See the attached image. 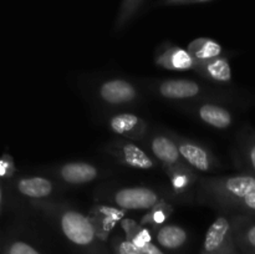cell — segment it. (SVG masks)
<instances>
[{
    "instance_id": "cell-27",
    "label": "cell",
    "mask_w": 255,
    "mask_h": 254,
    "mask_svg": "<svg viewBox=\"0 0 255 254\" xmlns=\"http://www.w3.org/2000/svg\"><path fill=\"white\" fill-rule=\"evenodd\" d=\"M211 0H161V5H186V4H196V2H206Z\"/></svg>"
},
{
    "instance_id": "cell-12",
    "label": "cell",
    "mask_w": 255,
    "mask_h": 254,
    "mask_svg": "<svg viewBox=\"0 0 255 254\" xmlns=\"http://www.w3.org/2000/svg\"><path fill=\"white\" fill-rule=\"evenodd\" d=\"M152 237H154L157 244L167 251L181 249L188 241V233L181 226L176 224H162L151 227Z\"/></svg>"
},
{
    "instance_id": "cell-21",
    "label": "cell",
    "mask_w": 255,
    "mask_h": 254,
    "mask_svg": "<svg viewBox=\"0 0 255 254\" xmlns=\"http://www.w3.org/2000/svg\"><path fill=\"white\" fill-rule=\"evenodd\" d=\"M173 213V207L166 201L161 199L158 203L151 209H148L146 214L142 217L139 224L143 227H157L162 226L168 221L171 214Z\"/></svg>"
},
{
    "instance_id": "cell-25",
    "label": "cell",
    "mask_w": 255,
    "mask_h": 254,
    "mask_svg": "<svg viewBox=\"0 0 255 254\" xmlns=\"http://www.w3.org/2000/svg\"><path fill=\"white\" fill-rule=\"evenodd\" d=\"M5 254H41L35 247L24 241H14L7 244Z\"/></svg>"
},
{
    "instance_id": "cell-7",
    "label": "cell",
    "mask_w": 255,
    "mask_h": 254,
    "mask_svg": "<svg viewBox=\"0 0 255 254\" xmlns=\"http://www.w3.org/2000/svg\"><path fill=\"white\" fill-rule=\"evenodd\" d=\"M110 151L126 166L137 169H153L156 167L153 159L137 144L122 141L112 144Z\"/></svg>"
},
{
    "instance_id": "cell-2",
    "label": "cell",
    "mask_w": 255,
    "mask_h": 254,
    "mask_svg": "<svg viewBox=\"0 0 255 254\" xmlns=\"http://www.w3.org/2000/svg\"><path fill=\"white\" fill-rule=\"evenodd\" d=\"M60 229L74 246L90 249L99 242L96 231L89 216L75 209H66L60 214Z\"/></svg>"
},
{
    "instance_id": "cell-28",
    "label": "cell",
    "mask_w": 255,
    "mask_h": 254,
    "mask_svg": "<svg viewBox=\"0 0 255 254\" xmlns=\"http://www.w3.org/2000/svg\"><path fill=\"white\" fill-rule=\"evenodd\" d=\"M141 251L143 252L144 254H166L159 247H157L153 242H151V243H148L147 246H144Z\"/></svg>"
},
{
    "instance_id": "cell-14",
    "label": "cell",
    "mask_w": 255,
    "mask_h": 254,
    "mask_svg": "<svg viewBox=\"0 0 255 254\" xmlns=\"http://www.w3.org/2000/svg\"><path fill=\"white\" fill-rule=\"evenodd\" d=\"M60 178L69 184H84L94 181L99 176L95 166L87 162H69L59 169Z\"/></svg>"
},
{
    "instance_id": "cell-20",
    "label": "cell",
    "mask_w": 255,
    "mask_h": 254,
    "mask_svg": "<svg viewBox=\"0 0 255 254\" xmlns=\"http://www.w3.org/2000/svg\"><path fill=\"white\" fill-rule=\"evenodd\" d=\"M120 226L125 232V238L128 239L131 243H133L137 248L142 249L144 246L152 242V234L146 227L141 226L136 221L131 218L121 219Z\"/></svg>"
},
{
    "instance_id": "cell-22",
    "label": "cell",
    "mask_w": 255,
    "mask_h": 254,
    "mask_svg": "<svg viewBox=\"0 0 255 254\" xmlns=\"http://www.w3.org/2000/svg\"><path fill=\"white\" fill-rule=\"evenodd\" d=\"M171 183L176 192H183L191 186L194 181V174L189 171L188 167H172L167 168Z\"/></svg>"
},
{
    "instance_id": "cell-11",
    "label": "cell",
    "mask_w": 255,
    "mask_h": 254,
    "mask_svg": "<svg viewBox=\"0 0 255 254\" xmlns=\"http://www.w3.org/2000/svg\"><path fill=\"white\" fill-rule=\"evenodd\" d=\"M109 125L115 133L132 139L142 138L147 131L146 121L133 114L115 115L111 117Z\"/></svg>"
},
{
    "instance_id": "cell-29",
    "label": "cell",
    "mask_w": 255,
    "mask_h": 254,
    "mask_svg": "<svg viewBox=\"0 0 255 254\" xmlns=\"http://www.w3.org/2000/svg\"><path fill=\"white\" fill-rule=\"evenodd\" d=\"M249 161H251L252 167H253V169L255 171V144H253L251 147V149H249Z\"/></svg>"
},
{
    "instance_id": "cell-6",
    "label": "cell",
    "mask_w": 255,
    "mask_h": 254,
    "mask_svg": "<svg viewBox=\"0 0 255 254\" xmlns=\"http://www.w3.org/2000/svg\"><path fill=\"white\" fill-rule=\"evenodd\" d=\"M154 61L159 67L176 71L196 70L197 66V61L186 49L171 44H164L158 47Z\"/></svg>"
},
{
    "instance_id": "cell-24",
    "label": "cell",
    "mask_w": 255,
    "mask_h": 254,
    "mask_svg": "<svg viewBox=\"0 0 255 254\" xmlns=\"http://www.w3.org/2000/svg\"><path fill=\"white\" fill-rule=\"evenodd\" d=\"M111 247L114 254H144L139 248L126 238L116 236L111 241Z\"/></svg>"
},
{
    "instance_id": "cell-15",
    "label": "cell",
    "mask_w": 255,
    "mask_h": 254,
    "mask_svg": "<svg viewBox=\"0 0 255 254\" xmlns=\"http://www.w3.org/2000/svg\"><path fill=\"white\" fill-rule=\"evenodd\" d=\"M196 71L202 76L217 82H229L232 80V70L226 57H214L208 61L197 62Z\"/></svg>"
},
{
    "instance_id": "cell-5",
    "label": "cell",
    "mask_w": 255,
    "mask_h": 254,
    "mask_svg": "<svg viewBox=\"0 0 255 254\" xmlns=\"http://www.w3.org/2000/svg\"><path fill=\"white\" fill-rule=\"evenodd\" d=\"M89 218L96 231V236L100 242H105L109 238L112 229L126 217L125 209L119 207L105 206V204H95L89 212Z\"/></svg>"
},
{
    "instance_id": "cell-16",
    "label": "cell",
    "mask_w": 255,
    "mask_h": 254,
    "mask_svg": "<svg viewBox=\"0 0 255 254\" xmlns=\"http://www.w3.org/2000/svg\"><path fill=\"white\" fill-rule=\"evenodd\" d=\"M17 191L29 198H46L51 194L54 186L51 181L40 176L25 177L16 183Z\"/></svg>"
},
{
    "instance_id": "cell-8",
    "label": "cell",
    "mask_w": 255,
    "mask_h": 254,
    "mask_svg": "<svg viewBox=\"0 0 255 254\" xmlns=\"http://www.w3.org/2000/svg\"><path fill=\"white\" fill-rule=\"evenodd\" d=\"M176 143L182 158L194 169L201 172H209L213 169V156L203 146L188 139H176Z\"/></svg>"
},
{
    "instance_id": "cell-30",
    "label": "cell",
    "mask_w": 255,
    "mask_h": 254,
    "mask_svg": "<svg viewBox=\"0 0 255 254\" xmlns=\"http://www.w3.org/2000/svg\"><path fill=\"white\" fill-rule=\"evenodd\" d=\"M1 201H2V193H1V188H0V208H1Z\"/></svg>"
},
{
    "instance_id": "cell-18",
    "label": "cell",
    "mask_w": 255,
    "mask_h": 254,
    "mask_svg": "<svg viewBox=\"0 0 255 254\" xmlns=\"http://www.w3.org/2000/svg\"><path fill=\"white\" fill-rule=\"evenodd\" d=\"M187 51L197 62H203L221 56L223 49L214 40L208 39V37H198L189 42Z\"/></svg>"
},
{
    "instance_id": "cell-26",
    "label": "cell",
    "mask_w": 255,
    "mask_h": 254,
    "mask_svg": "<svg viewBox=\"0 0 255 254\" xmlns=\"http://www.w3.org/2000/svg\"><path fill=\"white\" fill-rule=\"evenodd\" d=\"M15 172L14 162L9 154H4L0 158V177L1 178H9Z\"/></svg>"
},
{
    "instance_id": "cell-19",
    "label": "cell",
    "mask_w": 255,
    "mask_h": 254,
    "mask_svg": "<svg viewBox=\"0 0 255 254\" xmlns=\"http://www.w3.org/2000/svg\"><path fill=\"white\" fill-rule=\"evenodd\" d=\"M233 234L236 246L244 254H255V221L233 222Z\"/></svg>"
},
{
    "instance_id": "cell-1",
    "label": "cell",
    "mask_w": 255,
    "mask_h": 254,
    "mask_svg": "<svg viewBox=\"0 0 255 254\" xmlns=\"http://www.w3.org/2000/svg\"><path fill=\"white\" fill-rule=\"evenodd\" d=\"M202 192L217 204L255 214V177L251 174L204 179Z\"/></svg>"
},
{
    "instance_id": "cell-23",
    "label": "cell",
    "mask_w": 255,
    "mask_h": 254,
    "mask_svg": "<svg viewBox=\"0 0 255 254\" xmlns=\"http://www.w3.org/2000/svg\"><path fill=\"white\" fill-rule=\"evenodd\" d=\"M143 1L144 0H122L120 11L117 14L116 24H115L116 31H119L122 27L126 26L133 19V16L137 14V11L142 6Z\"/></svg>"
},
{
    "instance_id": "cell-13",
    "label": "cell",
    "mask_w": 255,
    "mask_h": 254,
    "mask_svg": "<svg viewBox=\"0 0 255 254\" xmlns=\"http://www.w3.org/2000/svg\"><path fill=\"white\" fill-rule=\"evenodd\" d=\"M201 85L191 80H166L158 85L161 96L169 100H186L201 94Z\"/></svg>"
},
{
    "instance_id": "cell-10",
    "label": "cell",
    "mask_w": 255,
    "mask_h": 254,
    "mask_svg": "<svg viewBox=\"0 0 255 254\" xmlns=\"http://www.w3.org/2000/svg\"><path fill=\"white\" fill-rule=\"evenodd\" d=\"M149 147L153 156L167 168L172 167H187L183 158L178 151V147L174 139L164 134H154L149 142Z\"/></svg>"
},
{
    "instance_id": "cell-17",
    "label": "cell",
    "mask_w": 255,
    "mask_h": 254,
    "mask_svg": "<svg viewBox=\"0 0 255 254\" xmlns=\"http://www.w3.org/2000/svg\"><path fill=\"white\" fill-rule=\"evenodd\" d=\"M198 116L206 124L216 128H228L232 125V115L224 107L213 104H204L198 109Z\"/></svg>"
},
{
    "instance_id": "cell-9",
    "label": "cell",
    "mask_w": 255,
    "mask_h": 254,
    "mask_svg": "<svg viewBox=\"0 0 255 254\" xmlns=\"http://www.w3.org/2000/svg\"><path fill=\"white\" fill-rule=\"evenodd\" d=\"M100 97L110 105L129 104L137 99V91L131 82L121 79L105 81L100 86Z\"/></svg>"
},
{
    "instance_id": "cell-3",
    "label": "cell",
    "mask_w": 255,
    "mask_h": 254,
    "mask_svg": "<svg viewBox=\"0 0 255 254\" xmlns=\"http://www.w3.org/2000/svg\"><path fill=\"white\" fill-rule=\"evenodd\" d=\"M201 254H237L233 222L226 216H219L211 224L204 237Z\"/></svg>"
},
{
    "instance_id": "cell-4",
    "label": "cell",
    "mask_w": 255,
    "mask_h": 254,
    "mask_svg": "<svg viewBox=\"0 0 255 254\" xmlns=\"http://www.w3.org/2000/svg\"><path fill=\"white\" fill-rule=\"evenodd\" d=\"M112 199L119 208L125 211H148L162 198L156 191L147 187H126L119 189Z\"/></svg>"
}]
</instances>
